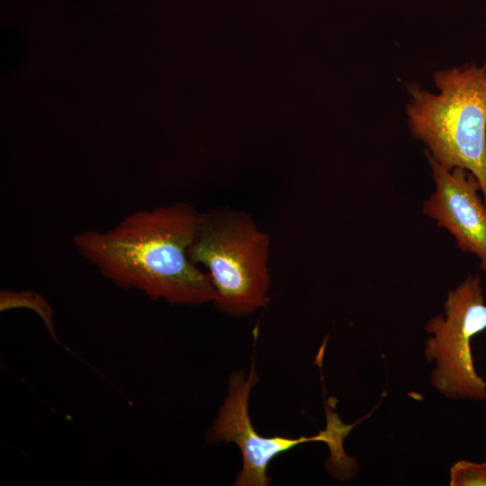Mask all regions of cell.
Instances as JSON below:
<instances>
[{
	"label": "cell",
	"instance_id": "obj_1",
	"mask_svg": "<svg viewBox=\"0 0 486 486\" xmlns=\"http://www.w3.org/2000/svg\"><path fill=\"white\" fill-rule=\"evenodd\" d=\"M200 218L193 207L177 202L135 212L105 232L86 230L73 242L90 265L121 288L172 304L214 303L217 292L210 274L188 256Z\"/></svg>",
	"mask_w": 486,
	"mask_h": 486
},
{
	"label": "cell",
	"instance_id": "obj_2",
	"mask_svg": "<svg viewBox=\"0 0 486 486\" xmlns=\"http://www.w3.org/2000/svg\"><path fill=\"white\" fill-rule=\"evenodd\" d=\"M439 94L408 86L412 135L443 167H463L479 181L486 203V62L435 73Z\"/></svg>",
	"mask_w": 486,
	"mask_h": 486
},
{
	"label": "cell",
	"instance_id": "obj_3",
	"mask_svg": "<svg viewBox=\"0 0 486 486\" xmlns=\"http://www.w3.org/2000/svg\"><path fill=\"white\" fill-rule=\"evenodd\" d=\"M270 240L248 216L232 212L201 214L190 260L204 265L217 292L215 306L230 316H246L268 302Z\"/></svg>",
	"mask_w": 486,
	"mask_h": 486
},
{
	"label": "cell",
	"instance_id": "obj_4",
	"mask_svg": "<svg viewBox=\"0 0 486 486\" xmlns=\"http://www.w3.org/2000/svg\"><path fill=\"white\" fill-rule=\"evenodd\" d=\"M445 316L433 317L425 328L432 336L425 356L435 360L431 381L452 399L486 400V381L475 371L471 341L486 329V301L479 276H470L444 302Z\"/></svg>",
	"mask_w": 486,
	"mask_h": 486
},
{
	"label": "cell",
	"instance_id": "obj_5",
	"mask_svg": "<svg viewBox=\"0 0 486 486\" xmlns=\"http://www.w3.org/2000/svg\"><path fill=\"white\" fill-rule=\"evenodd\" d=\"M255 360L252 359L248 374L234 372L229 379L228 397L221 405L219 415L208 432L207 439L235 443L242 455V467L238 473L237 486H266L271 482L267 475L270 461L276 455L306 442L329 443L331 428L328 425L317 436L297 438L263 436L254 428L248 414V399L253 386L257 382Z\"/></svg>",
	"mask_w": 486,
	"mask_h": 486
},
{
	"label": "cell",
	"instance_id": "obj_6",
	"mask_svg": "<svg viewBox=\"0 0 486 486\" xmlns=\"http://www.w3.org/2000/svg\"><path fill=\"white\" fill-rule=\"evenodd\" d=\"M427 157L436 189L423 204L424 214L446 229L462 251L477 256L486 272V203L479 181L465 168L448 170Z\"/></svg>",
	"mask_w": 486,
	"mask_h": 486
},
{
	"label": "cell",
	"instance_id": "obj_7",
	"mask_svg": "<svg viewBox=\"0 0 486 486\" xmlns=\"http://www.w3.org/2000/svg\"><path fill=\"white\" fill-rule=\"evenodd\" d=\"M29 308L41 318L50 336L58 341L52 320V310L48 302L33 292L2 291L0 296L1 311L13 308Z\"/></svg>",
	"mask_w": 486,
	"mask_h": 486
},
{
	"label": "cell",
	"instance_id": "obj_8",
	"mask_svg": "<svg viewBox=\"0 0 486 486\" xmlns=\"http://www.w3.org/2000/svg\"><path fill=\"white\" fill-rule=\"evenodd\" d=\"M451 486H486V462H456L450 470Z\"/></svg>",
	"mask_w": 486,
	"mask_h": 486
}]
</instances>
